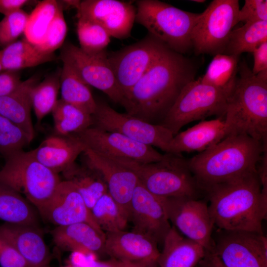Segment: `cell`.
<instances>
[{"instance_id":"cell-1","label":"cell","mask_w":267,"mask_h":267,"mask_svg":"<svg viewBox=\"0 0 267 267\" xmlns=\"http://www.w3.org/2000/svg\"><path fill=\"white\" fill-rule=\"evenodd\" d=\"M198 66L168 48L126 93L120 104L126 113L160 125L183 87L195 80Z\"/></svg>"},{"instance_id":"cell-2","label":"cell","mask_w":267,"mask_h":267,"mask_svg":"<svg viewBox=\"0 0 267 267\" xmlns=\"http://www.w3.org/2000/svg\"><path fill=\"white\" fill-rule=\"evenodd\" d=\"M204 191L208 194L211 218L218 229L263 234L267 198L262 194L257 170Z\"/></svg>"},{"instance_id":"cell-3","label":"cell","mask_w":267,"mask_h":267,"mask_svg":"<svg viewBox=\"0 0 267 267\" xmlns=\"http://www.w3.org/2000/svg\"><path fill=\"white\" fill-rule=\"evenodd\" d=\"M267 146L245 134L230 135L187 160L201 190L257 171Z\"/></svg>"},{"instance_id":"cell-4","label":"cell","mask_w":267,"mask_h":267,"mask_svg":"<svg viewBox=\"0 0 267 267\" xmlns=\"http://www.w3.org/2000/svg\"><path fill=\"white\" fill-rule=\"evenodd\" d=\"M224 115L226 136L245 134L267 146V70L255 75L245 61Z\"/></svg>"},{"instance_id":"cell-5","label":"cell","mask_w":267,"mask_h":267,"mask_svg":"<svg viewBox=\"0 0 267 267\" xmlns=\"http://www.w3.org/2000/svg\"><path fill=\"white\" fill-rule=\"evenodd\" d=\"M62 180L24 150L5 159L0 170V184L16 191L33 205L43 216Z\"/></svg>"},{"instance_id":"cell-6","label":"cell","mask_w":267,"mask_h":267,"mask_svg":"<svg viewBox=\"0 0 267 267\" xmlns=\"http://www.w3.org/2000/svg\"><path fill=\"white\" fill-rule=\"evenodd\" d=\"M110 159L133 171L139 183L160 197L198 199L201 190L189 167L187 160L182 154L165 153L160 161L149 163L126 159Z\"/></svg>"},{"instance_id":"cell-7","label":"cell","mask_w":267,"mask_h":267,"mask_svg":"<svg viewBox=\"0 0 267 267\" xmlns=\"http://www.w3.org/2000/svg\"><path fill=\"white\" fill-rule=\"evenodd\" d=\"M135 21L169 49L181 54L192 49L191 35L201 13H193L158 0L135 2Z\"/></svg>"},{"instance_id":"cell-8","label":"cell","mask_w":267,"mask_h":267,"mask_svg":"<svg viewBox=\"0 0 267 267\" xmlns=\"http://www.w3.org/2000/svg\"><path fill=\"white\" fill-rule=\"evenodd\" d=\"M232 91L204 83L199 78L195 79L183 87L160 125L174 136L183 127L193 121L211 116L224 117Z\"/></svg>"},{"instance_id":"cell-9","label":"cell","mask_w":267,"mask_h":267,"mask_svg":"<svg viewBox=\"0 0 267 267\" xmlns=\"http://www.w3.org/2000/svg\"><path fill=\"white\" fill-rule=\"evenodd\" d=\"M238 0H214L201 13L191 35L196 55L223 53L228 37L239 22Z\"/></svg>"},{"instance_id":"cell-10","label":"cell","mask_w":267,"mask_h":267,"mask_svg":"<svg viewBox=\"0 0 267 267\" xmlns=\"http://www.w3.org/2000/svg\"><path fill=\"white\" fill-rule=\"evenodd\" d=\"M92 115V127L121 134L144 144L157 147L169 153L170 143L174 136L167 128L116 111L107 103L96 102Z\"/></svg>"},{"instance_id":"cell-11","label":"cell","mask_w":267,"mask_h":267,"mask_svg":"<svg viewBox=\"0 0 267 267\" xmlns=\"http://www.w3.org/2000/svg\"><path fill=\"white\" fill-rule=\"evenodd\" d=\"M211 250L226 267H267L264 234L218 229Z\"/></svg>"},{"instance_id":"cell-12","label":"cell","mask_w":267,"mask_h":267,"mask_svg":"<svg viewBox=\"0 0 267 267\" xmlns=\"http://www.w3.org/2000/svg\"><path fill=\"white\" fill-rule=\"evenodd\" d=\"M168 48L148 33L133 44L107 53L108 62L123 96Z\"/></svg>"},{"instance_id":"cell-13","label":"cell","mask_w":267,"mask_h":267,"mask_svg":"<svg viewBox=\"0 0 267 267\" xmlns=\"http://www.w3.org/2000/svg\"><path fill=\"white\" fill-rule=\"evenodd\" d=\"M58 59L69 66L89 86L101 90L120 104L123 94L108 62L106 51L89 54L70 42L64 43Z\"/></svg>"},{"instance_id":"cell-14","label":"cell","mask_w":267,"mask_h":267,"mask_svg":"<svg viewBox=\"0 0 267 267\" xmlns=\"http://www.w3.org/2000/svg\"><path fill=\"white\" fill-rule=\"evenodd\" d=\"M170 222L184 237L211 250L214 226L207 204L188 197L163 198Z\"/></svg>"},{"instance_id":"cell-15","label":"cell","mask_w":267,"mask_h":267,"mask_svg":"<svg viewBox=\"0 0 267 267\" xmlns=\"http://www.w3.org/2000/svg\"><path fill=\"white\" fill-rule=\"evenodd\" d=\"M94 152L113 159H126L143 163L160 161L163 157L153 147L134 140L117 132L91 126L74 134Z\"/></svg>"},{"instance_id":"cell-16","label":"cell","mask_w":267,"mask_h":267,"mask_svg":"<svg viewBox=\"0 0 267 267\" xmlns=\"http://www.w3.org/2000/svg\"><path fill=\"white\" fill-rule=\"evenodd\" d=\"M129 221L133 224V231L147 236L158 244H163L172 227L163 198L152 193L139 182L131 200Z\"/></svg>"},{"instance_id":"cell-17","label":"cell","mask_w":267,"mask_h":267,"mask_svg":"<svg viewBox=\"0 0 267 267\" xmlns=\"http://www.w3.org/2000/svg\"><path fill=\"white\" fill-rule=\"evenodd\" d=\"M76 9L77 19L97 24L118 39L130 36L136 12L132 2L118 0H80Z\"/></svg>"},{"instance_id":"cell-18","label":"cell","mask_w":267,"mask_h":267,"mask_svg":"<svg viewBox=\"0 0 267 267\" xmlns=\"http://www.w3.org/2000/svg\"><path fill=\"white\" fill-rule=\"evenodd\" d=\"M83 161L98 171L103 178L108 193L120 207L129 221L131 200L139 183L135 173L130 169L86 147Z\"/></svg>"},{"instance_id":"cell-19","label":"cell","mask_w":267,"mask_h":267,"mask_svg":"<svg viewBox=\"0 0 267 267\" xmlns=\"http://www.w3.org/2000/svg\"><path fill=\"white\" fill-rule=\"evenodd\" d=\"M43 217L57 226L86 222L103 232L81 194L72 183L65 180L61 181Z\"/></svg>"},{"instance_id":"cell-20","label":"cell","mask_w":267,"mask_h":267,"mask_svg":"<svg viewBox=\"0 0 267 267\" xmlns=\"http://www.w3.org/2000/svg\"><path fill=\"white\" fill-rule=\"evenodd\" d=\"M105 254L129 262L157 261L158 244L139 233L125 230L105 233Z\"/></svg>"},{"instance_id":"cell-21","label":"cell","mask_w":267,"mask_h":267,"mask_svg":"<svg viewBox=\"0 0 267 267\" xmlns=\"http://www.w3.org/2000/svg\"><path fill=\"white\" fill-rule=\"evenodd\" d=\"M51 234L55 244L62 250L78 252L89 256L105 254V233L88 223L57 226Z\"/></svg>"},{"instance_id":"cell-22","label":"cell","mask_w":267,"mask_h":267,"mask_svg":"<svg viewBox=\"0 0 267 267\" xmlns=\"http://www.w3.org/2000/svg\"><path fill=\"white\" fill-rule=\"evenodd\" d=\"M86 146L75 134H54L44 140L31 152L43 165L58 174L76 162Z\"/></svg>"},{"instance_id":"cell-23","label":"cell","mask_w":267,"mask_h":267,"mask_svg":"<svg viewBox=\"0 0 267 267\" xmlns=\"http://www.w3.org/2000/svg\"><path fill=\"white\" fill-rule=\"evenodd\" d=\"M0 233L31 267H49L50 255L37 226L4 223L0 225Z\"/></svg>"},{"instance_id":"cell-24","label":"cell","mask_w":267,"mask_h":267,"mask_svg":"<svg viewBox=\"0 0 267 267\" xmlns=\"http://www.w3.org/2000/svg\"><path fill=\"white\" fill-rule=\"evenodd\" d=\"M226 137L224 117L204 120L174 135L169 153L202 152Z\"/></svg>"},{"instance_id":"cell-25","label":"cell","mask_w":267,"mask_h":267,"mask_svg":"<svg viewBox=\"0 0 267 267\" xmlns=\"http://www.w3.org/2000/svg\"><path fill=\"white\" fill-rule=\"evenodd\" d=\"M38 74L22 81L11 93L0 97V114L20 127L31 141L35 131L31 118V92L40 82Z\"/></svg>"},{"instance_id":"cell-26","label":"cell","mask_w":267,"mask_h":267,"mask_svg":"<svg viewBox=\"0 0 267 267\" xmlns=\"http://www.w3.org/2000/svg\"><path fill=\"white\" fill-rule=\"evenodd\" d=\"M157 260L159 267H196L206 249L180 234L174 227L166 235Z\"/></svg>"},{"instance_id":"cell-27","label":"cell","mask_w":267,"mask_h":267,"mask_svg":"<svg viewBox=\"0 0 267 267\" xmlns=\"http://www.w3.org/2000/svg\"><path fill=\"white\" fill-rule=\"evenodd\" d=\"M62 173L65 180L75 187L90 210L102 195L108 192L100 173L84 161L82 164L75 162Z\"/></svg>"},{"instance_id":"cell-28","label":"cell","mask_w":267,"mask_h":267,"mask_svg":"<svg viewBox=\"0 0 267 267\" xmlns=\"http://www.w3.org/2000/svg\"><path fill=\"white\" fill-rule=\"evenodd\" d=\"M57 59L54 53L41 52L25 38L15 41L0 50V63L3 71H19Z\"/></svg>"},{"instance_id":"cell-29","label":"cell","mask_w":267,"mask_h":267,"mask_svg":"<svg viewBox=\"0 0 267 267\" xmlns=\"http://www.w3.org/2000/svg\"><path fill=\"white\" fill-rule=\"evenodd\" d=\"M0 220L5 223L37 226V215L28 201L12 189L0 184Z\"/></svg>"},{"instance_id":"cell-30","label":"cell","mask_w":267,"mask_h":267,"mask_svg":"<svg viewBox=\"0 0 267 267\" xmlns=\"http://www.w3.org/2000/svg\"><path fill=\"white\" fill-rule=\"evenodd\" d=\"M61 99L92 115L96 108L89 86L69 66L63 63L60 79Z\"/></svg>"},{"instance_id":"cell-31","label":"cell","mask_w":267,"mask_h":267,"mask_svg":"<svg viewBox=\"0 0 267 267\" xmlns=\"http://www.w3.org/2000/svg\"><path fill=\"white\" fill-rule=\"evenodd\" d=\"M267 42V21L245 23L231 32L223 54L240 55L253 52Z\"/></svg>"},{"instance_id":"cell-32","label":"cell","mask_w":267,"mask_h":267,"mask_svg":"<svg viewBox=\"0 0 267 267\" xmlns=\"http://www.w3.org/2000/svg\"><path fill=\"white\" fill-rule=\"evenodd\" d=\"M239 59V56L234 55H215L205 73L199 78L204 83L232 91L237 78Z\"/></svg>"},{"instance_id":"cell-33","label":"cell","mask_w":267,"mask_h":267,"mask_svg":"<svg viewBox=\"0 0 267 267\" xmlns=\"http://www.w3.org/2000/svg\"><path fill=\"white\" fill-rule=\"evenodd\" d=\"M55 134L68 135L92 126V115L61 99L51 112Z\"/></svg>"},{"instance_id":"cell-34","label":"cell","mask_w":267,"mask_h":267,"mask_svg":"<svg viewBox=\"0 0 267 267\" xmlns=\"http://www.w3.org/2000/svg\"><path fill=\"white\" fill-rule=\"evenodd\" d=\"M61 71V69L58 70L49 75L39 82L32 90V106L38 123L52 112L58 100Z\"/></svg>"},{"instance_id":"cell-35","label":"cell","mask_w":267,"mask_h":267,"mask_svg":"<svg viewBox=\"0 0 267 267\" xmlns=\"http://www.w3.org/2000/svg\"><path fill=\"white\" fill-rule=\"evenodd\" d=\"M59 4L55 0H44L38 3L29 14L24 33L26 40L35 45L43 41Z\"/></svg>"},{"instance_id":"cell-36","label":"cell","mask_w":267,"mask_h":267,"mask_svg":"<svg viewBox=\"0 0 267 267\" xmlns=\"http://www.w3.org/2000/svg\"><path fill=\"white\" fill-rule=\"evenodd\" d=\"M90 211L95 222L104 233L125 230L129 222L108 192L96 201Z\"/></svg>"},{"instance_id":"cell-37","label":"cell","mask_w":267,"mask_h":267,"mask_svg":"<svg viewBox=\"0 0 267 267\" xmlns=\"http://www.w3.org/2000/svg\"><path fill=\"white\" fill-rule=\"evenodd\" d=\"M77 33L80 48L89 54H96L106 50L111 37L97 24L89 20L78 19Z\"/></svg>"},{"instance_id":"cell-38","label":"cell","mask_w":267,"mask_h":267,"mask_svg":"<svg viewBox=\"0 0 267 267\" xmlns=\"http://www.w3.org/2000/svg\"><path fill=\"white\" fill-rule=\"evenodd\" d=\"M31 142L20 127L0 114V154L4 159L24 150Z\"/></svg>"},{"instance_id":"cell-39","label":"cell","mask_w":267,"mask_h":267,"mask_svg":"<svg viewBox=\"0 0 267 267\" xmlns=\"http://www.w3.org/2000/svg\"><path fill=\"white\" fill-rule=\"evenodd\" d=\"M59 2L57 11L45 33L43 41L35 45L42 52L51 54L60 48L64 43L67 27L63 14V8Z\"/></svg>"},{"instance_id":"cell-40","label":"cell","mask_w":267,"mask_h":267,"mask_svg":"<svg viewBox=\"0 0 267 267\" xmlns=\"http://www.w3.org/2000/svg\"><path fill=\"white\" fill-rule=\"evenodd\" d=\"M29 14L23 9L4 16L0 21V46L5 47L24 34Z\"/></svg>"},{"instance_id":"cell-41","label":"cell","mask_w":267,"mask_h":267,"mask_svg":"<svg viewBox=\"0 0 267 267\" xmlns=\"http://www.w3.org/2000/svg\"><path fill=\"white\" fill-rule=\"evenodd\" d=\"M267 21L266 0H246L238 13V21L244 24Z\"/></svg>"},{"instance_id":"cell-42","label":"cell","mask_w":267,"mask_h":267,"mask_svg":"<svg viewBox=\"0 0 267 267\" xmlns=\"http://www.w3.org/2000/svg\"><path fill=\"white\" fill-rule=\"evenodd\" d=\"M0 267H31L13 245L0 233Z\"/></svg>"},{"instance_id":"cell-43","label":"cell","mask_w":267,"mask_h":267,"mask_svg":"<svg viewBox=\"0 0 267 267\" xmlns=\"http://www.w3.org/2000/svg\"><path fill=\"white\" fill-rule=\"evenodd\" d=\"M21 82L19 71H3L0 72V97L11 93Z\"/></svg>"},{"instance_id":"cell-44","label":"cell","mask_w":267,"mask_h":267,"mask_svg":"<svg viewBox=\"0 0 267 267\" xmlns=\"http://www.w3.org/2000/svg\"><path fill=\"white\" fill-rule=\"evenodd\" d=\"M254 65L251 70L255 75L267 70V42L262 44L253 52Z\"/></svg>"},{"instance_id":"cell-45","label":"cell","mask_w":267,"mask_h":267,"mask_svg":"<svg viewBox=\"0 0 267 267\" xmlns=\"http://www.w3.org/2000/svg\"><path fill=\"white\" fill-rule=\"evenodd\" d=\"M134 263L125 262L113 258L106 261H99L96 258H90L82 267H130Z\"/></svg>"},{"instance_id":"cell-46","label":"cell","mask_w":267,"mask_h":267,"mask_svg":"<svg viewBox=\"0 0 267 267\" xmlns=\"http://www.w3.org/2000/svg\"><path fill=\"white\" fill-rule=\"evenodd\" d=\"M29 2L27 0H0V13L7 15L21 9Z\"/></svg>"},{"instance_id":"cell-47","label":"cell","mask_w":267,"mask_h":267,"mask_svg":"<svg viewBox=\"0 0 267 267\" xmlns=\"http://www.w3.org/2000/svg\"><path fill=\"white\" fill-rule=\"evenodd\" d=\"M196 267H226L223 265L211 251L206 250L204 258Z\"/></svg>"},{"instance_id":"cell-48","label":"cell","mask_w":267,"mask_h":267,"mask_svg":"<svg viewBox=\"0 0 267 267\" xmlns=\"http://www.w3.org/2000/svg\"><path fill=\"white\" fill-rule=\"evenodd\" d=\"M130 267H159L156 261L135 262Z\"/></svg>"},{"instance_id":"cell-49","label":"cell","mask_w":267,"mask_h":267,"mask_svg":"<svg viewBox=\"0 0 267 267\" xmlns=\"http://www.w3.org/2000/svg\"><path fill=\"white\" fill-rule=\"evenodd\" d=\"M79 267L74 266V265H73L70 264H68L67 265L62 266V267Z\"/></svg>"},{"instance_id":"cell-50","label":"cell","mask_w":267,"mask_h":267,"mask_svg":"<svg viewBox=\"0 0 267 267\" xmlns=\"http://www.w3.org/2000/svg\"><path fill=\"white\" fill-rule=\"evenodd\" d=\"M192 1H193L194 2H197V3H203L205 1V0H193Z\"/></svg>"},{"instance_id":"cell-51","label":"cell","mask_w":267,"mask_h":267,"mask_svg":"<svg viewBox=\"0 0 267 267\" xmlns=\"http://www.w3.org/2000/svg\"><path fill=\"white\" fill-rule=\"evenodd\" d=\"M3 71V69H2V66L1 65V64L0 63V72Z\"/></svg>"}]
</instances>
